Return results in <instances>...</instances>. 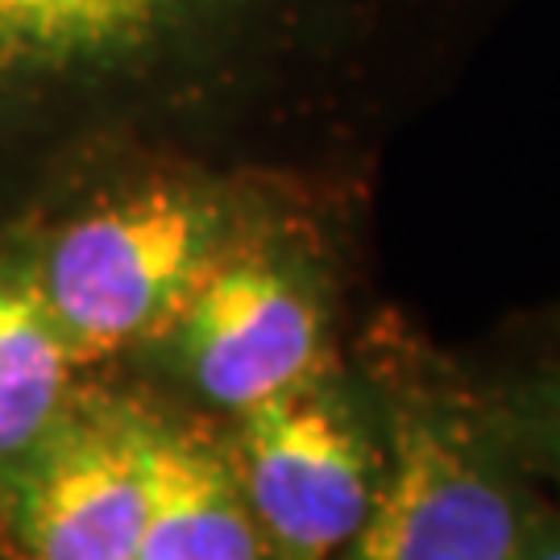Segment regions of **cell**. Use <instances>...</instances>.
Listing matches in <instances>:
<instances>
[{"label":"cell","instance_id":"obj_1","mask_svg":"<svg viewBox=\"0 0 560 560\" xmlns=\"http://www.w3.org/2000/svg\"><path fill=\"white\" fill-rule=\"evenodd\" d=\"M506 0H0V221L203 162L361 179L407 80Z\"/></svg>","mask_w":560,"mask_h":560},{"label":"cell","instance_id":"obj_2","mask_svg":"<svg viewBox=\"0 0 560 560\" xmlns=\"http://www.w3.org/2000/svg\"><path fill=\"white\" fill-rule=\"evenodd\" d=\"M358 196L361 179L279 175L120 374L224 420L332 365Z\"/></svg>","mask_w":560,"mask_h":560},{"label":"cell","instance_id":"obj_3","mask_svg":"<svg viewBox=\"0 0 560 560\" xmlns=\"http://www.w3.org/2000/svg\"><path fill=\"white\" fill-rule=\"evenodd\" d=\"M275 179L150 162L21 217L46 303L88 374L120 370L159 337Z\"/></svg>","mask_w":560,"mask_h":560},{"label":"cell","instance_id":"obj_4","mask_svg":"<svg viewBox=\"0 0 560 560\" xmlns=\"http://www.w3.org/2000/svg\"><path fill=\"white\" fill-rule=\"evenodd\" d=\"M382 411V481L370 520L337 560H523L544 511L494 411L407 378L361 370Z\"/></svg>","mask_w":560,"mask_h":560},{"label":"cell","instance_id":"obj_5","mask_svg":"<svg viewBox=\"0 0 560 560\" xmlns=\"http://www.w3.org/2000/svg\"><path fill=\"white\" fill-rule=\"evenodd\" d=\"M270 560H337L378 494L386 441L361 370L324 365L300 386L224 416Z\"/></svg>","mask_w":560,"mask_h":560},{"label":"cell","instance_id":"obj_6","mask_svg":"<svg viewBox=\"0 0 560 560\" xmlns=\"http://www.w3.org/2000/svg\"><path fill=\"white\" fill-rule=\"evenodd\" d=\"M138 432L117 374H88L0 481V560H138Z\"/></svg>","mask_w":560,"mask_h":560},{"label":"cell","instance_id":"obj_7","mask_svg":"<svg viewBox=\"0 0 560 560\" xmlns=\"http://www.w3.org/2000/svg\"><path fill=\"white\" fill-rule=\"evenodd\" d=\"M104 374L120 378L138 432V560H270L221 416L133 374Z\"/></svg>","mask_w":560,"mask_h":560},{"label":"cell","instance_id":"obj_8","mask_svg":"<svg viewBox=\"0 0 560 560\" xmlns=\"http://www.w3.org/2000/svg\"><path fill=\"white\" fill-rule=\"evenodd\" d=\"M83 378L42 291L30 224L0 221V481L62 420Z\"/></svg>","mask_w":560,"mask_h":560},{"label":"cell","instance_id":"obj_9","mask_svg":"<svg viewBox=\"0 0 560 560\" xmlns=\"http://www.w3.org/2000/svg\"><path fill=\"white\" fill-rule=\"evenodd\" d=\"M523 465L540 469L560 490V370H544L511 386L494 407Z\"/></svg>","mask_w":560,"mask_h":560},{"label":"cell","instance_id":"obj_10","mask_svg":"<svg viewBox=\"0 0 560 560\" xmlns=\"http://www.w3.org/2000/svg\"><path fill=\"white\" fill-rule=\"evenodd\" d=\"M523 560H560V515H544Z\"/></svg>","mask_w":560,"mask_h":560}]
</instances>
